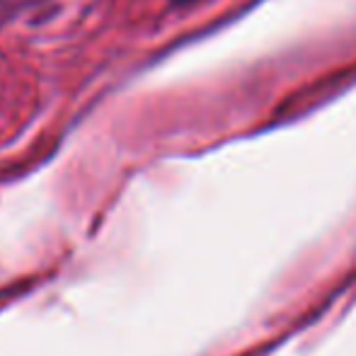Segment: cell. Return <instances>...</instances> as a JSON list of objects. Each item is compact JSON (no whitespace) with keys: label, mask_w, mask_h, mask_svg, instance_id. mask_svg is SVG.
<instances>
[{"label":"cell","mask_w":356,"mask_h":356,"mask_svg":"<svg viewBox=\"0 0 356 356\" xmlns=\"http://www.w3.org/2000/svg\"><path fill=\"white\" fill-rule=\"evenodd\" d=\"M8 13V5H5V0H0V15ZM0 24H3V17H0Z\"/></svg>","instance_id":"obj_1"},{"label":"cell","mask_w":356,"mask_h":356,"mask_svg":"<svg viewBox=\"0 0 356 356\" xmlns=\"http://www.w3.org/2000/svg\"><path fill=\"white\" fill-rule=\"evenodd\" d=\"M175 5H192V3H197V0H172Z\"/></svg>","instance_id":"obj_2"}]
</instances>
